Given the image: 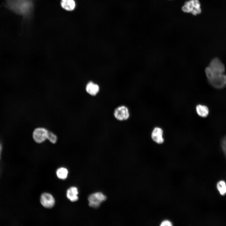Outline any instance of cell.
Listing matches in <instances>:
<instances>
[{
	"label": "cell",
	"mask_w": 226,
	"mask_h": 226,
	"mask_svg": "<svg viewBox=\"0 0 226 226\" xmlns=\"http://www.w3.org/2000/svg\"><path fill=\"white\" fill-rule=\"evenodd\" d=\"M40 200L43 206L47 208H52L55 203V199L53 196L47 193H43L41 195Z\"/></svg>",
	"instance_id": "cell-8"
},
{
	"label": "cell",
	"mask_w": 226,
	"mask_h": 226,
	"mask_svg": "<svg viewBox=\"0 0 226 226\" xmlns=\"http://www.w3.org/2000/svg\"><path fill=\"white\" fill-rule=\"evenodd\" d=\"M216 186L221 195L224 196L226 194V183L224 180H221L218 181Z\"/></svg>",
	"instance_id": "cell-14"
},
{
	"label": "cell",
	"mask_w": 226,
	"mask_h": 226,
	"mask_svg": "<svg viewBox=\"0 0 226 226\" xmlns=\"http://www.w3.org/2000/svg\"><path fill=\"white\" fill-rule=\"evenodd\" d=\"M163 131L159 127L155 128L152 131L151 137L153 141L158 144L162 143L164 142L163 137Z\"/></svg>",
	"instance_id": "cell-9"
},
{
	"label": "cell",
	"mask_w": 226,
	"mask_h": 226,
	"mask_svg": "<svg viewBox=\"0 0 226 226\" xmlns=\"http://www.w3.org/2000/svg\"><path fill=\"white\" fill-rule=\"evenodd\" d=\"M196 112L198 115L203 118L207 117L209 113V110L206 105L199 104L196 107Z\"/></svg>",
	"instance_id": "cell-12"
},
{
	"label": "cell",
	"mask_w": 226,
	"mask_h": 226,
	"mask_svg": "<svg viewBox=\"0 0 226 226\" xmlns=\"http://www.w3.org/2000/svg\"><path fill=\"white\" fill-rule=\"evenodd\" d=\"M47 139L51 143H55L57 141L56 136L52 132H48Z\"/></svg>",
	"instance_id": "cell-16"
},
{
	"label": "cell",
	"mask_w": 226,
	"mask_h": 226,
	"mask_svg": "<svg viewBox=\"0 0 226 226\" xmlns=\"http://www.w3.org/2000/svg\"><path fill=\"white\" fill-rule=\"evenodd\" d=\"M61 5L65 10L70 11L75 8L76 4L74 0H62Z\"/></svg>",
	"instance_id": "cell-13"
},
{
	"label": "cell",
	"mask_w": 226,
	"mask_h": 226,
	"mask_svg": "<svg viewBox=\"0 0 226 226\" xmlns=\"http://www.w3.org/2000/svg\"><path fill=\"white\" fill-rule=\"evenodd\" d=\"M8 7L17 13L24 15L31 9L32 4L30 0H7Z\"/></svg>",
	"instance_id": "cell-1"
},
{
	"label": "cell",
	"mask_w": 226,
	"mask_h": 226,
	"mask_svg": "<svg viewBox=\"0 0 226 226\" xmlns=\"http://www.w3.org/2000/svg\"><path fill=\"white\" fill-rule=\"evenodd\" d=\"M2 150V146L1 143L0 142V160L1 159V154Z\"/></svg>",
	"instance_id": "cell-19"
},
{
	"label": "cell",
	"mask_w": 226,
	"mask_h": 226,
	"mask_svg": "<svg viewBox=\"0 0 226 226\" xmlns=\"http://www.w3.org/2000/svg\"><path fill=\"white\" fill-rule=\"evenodd\" d=\"M201 5L199 0H189L186 1L182 7V10L185 13H191L194 15L201 13Z\"/></svg>",
	"instance_id": "cell-3"
},
{
	"label": "cell",
	"mask_w": 226,
	"mask_h": 226,
	"mask_svg": "<svg viewBox=\"0 0 226 226\" xmlns=\"http://www.w3.org/2000/svg\"><path fill=\"white\" fill-rule=\"evenodd\" d=\"M160 225L161 226H171L172 225V224L170 221L165 220L161 222Z\"/></svg>",
	"instance_id": "cell-18"
},
{
	"label": "cell",
	"mask_w": 226,
	"mask_h": 226,
	"mask_svg": "<svg viewBox=\"0 0 226 226\" xmlns=\"http://www.w3.org/2000/svg\"><path fill=\"white\" fill-rule=\"evenodd\" d=\"M49 131L46 128L39 127L34 130L32 136L34 141L38 143H41L47 139Z\"/></svg>",
	"instance_id": "cell-4"
},
{
	"label": "cell",
	"mask_w": 226,
	"mask_h": 226,
	"mask_svg": "<svg viewBox=\"0 0 226 226\" xmlns=\"http://www.w3.org/2000/svg\"><path fill=\"white\" fill-rule=\"evenodd\" d=\"M68 174L67 170L63 167L58 168L56 171V174L58 177L62 180L65 179L67 178Z\"/></svg>",
	"instance_id": "cell-15"
},
{
	"label": "cell",
	"mask_w": 226,
	"mask_h": 226,
	"mask_svg": "<svg viewBox=\"0 0 226 226\" xmlns=\"http://www.w3.org/2000/svg\"><path fill=\"white\" fill-rule=\"evenodd\" d=\"M106 199V196L100 192L92 194L88 197L89 206L96 208L99 207L100 203Z\"/></svg>",
	"instance_id": "cell-6"
},
{
	"label": "cell",
	"mask_w": 226,
	"mask_h": 226,
	"mask_svg": "<svg viewBox=\"0 0 226 226\" xmlns=\"http://www.w3.org/2000/svg\"><path fill=\"white\" fill-rule=\"evenodd\" d=\"M222 149L226 158V136L222 139L221 143Z\"/></svg>",
	"instance_id": "cell-17"
},
{
	"label": "cell",
	"mask_w": 226,
	"mask_h": 226,
	"mask_svg": "<svg viewBox=\"0 0 226 226\" xmlns=\"http://www.w3.org/2000/svg\"><path fill=\"white\" fill-rule=\"evenodd\" d=\"M87 92L91 95H95L99 92V88L98 85L92 82L89 83L86 88Z\"/></svg>",
	"instance_id": "cell-11"
},
{
	"label": "cell",
	"mask_w": 226,
	"mask_h": 226,
	"mask_svg": "<svg viewBox=\"0 0 226 226\" xmlns=\"http://www.w3.org/2000/svg\"><path fill=\"white\" fill-rule=\"evenodd\" d=\"M207 68L210 77L208 79H210L214 75L224 74L225 71L223 64L219 59L216 57L211 61Z\"/></svg>",
	"instance_id": "cell-2"
},
{
	"label": "cell",
	"mask_w": 226,
	"mask_h": 226,
	"mask_svg": "<svg viewBox=\"0 0 226 226\" xmlns=\"http://www.w3.org/2000/svg\"><path fill=\"white\" fill-rule=\"evenodd\" d=\"M114 115L115 117L119 121L126 120L130 116L128 109L123 105L119 106L115 109Z\"/></svg>",
	"instance_id": "cell-7"
},
{
	"label": "cell",
	"mask_w": 226,
	"mask_h": 226,
	"mask_svg": "<svg viewBox=\"0 0 226 226\" xmlns=\"http://www.w3.org/2000/svg\"><path fill=\"white\" fill-rule=\"evenodd\" d=\"M78 194L77 188L75 187H71L67 190V196L71 202H75L78 199Z\"/></svg>",
	"instance_id": "cell-10"
},
{
	"label": "cell",
	"mask_w": 226,
	"mask_h": 226,
	"mask_svg": "<svg viewBox=\"0 0 226 226\" xmlns=\"http://www.w3.org/2000/svg\"><path fill=\"white\" fill-rule=\"evenodd\" d=\"M208 80L210 84L216 89H221L226 85V76L224 74L214 75Z\"/></svg>",
	"instance_id": "cell-5"
}]
</instances>
